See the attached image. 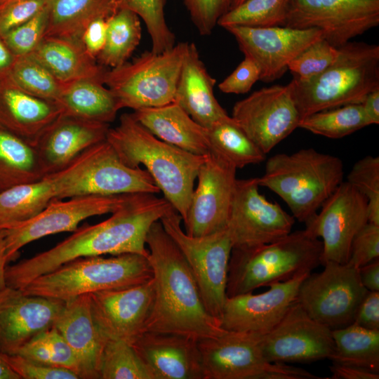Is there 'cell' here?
Wrapping results in <instances>:
<instances>
[{
    "instance_id": "7bdbcfd3",
    "label": "cell",
    "mask_w": 379,
    "mask_h": 379,
    "mask_svg": "<svg viewBox=\"0 0 379 379\" xmlns=\"http://www.w3.org/2000/svg\"><path fill=\"white\" fill-rule=\"evenodd\" d=\"M119 8H126L145 22L152 41V51L161 53L175 46V37L164 15L167 0H117Z\"/></svg>"
},
{
    "instance_id": "ab89813d",
    "label": "cell",
    "mask_w": 379,
    "mask_h": 379,
    "mask_svg": "<svg viewBox=\"0 0 379 379\" xmlns=\"http://www.w3.org/2000/svg\"><path fill=\"white\" fill-rule=\"evenodd\" d=\"M290 0H245L222 15L218 25L269 27L284 26Z\"/></svg>"
},
{
    "instance_id": "f6af8a7d",
    "label": "cell",
    "mask_w": 379,
    "mask_h": 379,
    "mask_svg": "<svg viewBox=\"0 0 379 379\" xmlns=\"http://www.w3.org/2000/svg\"><path fill=\"white\" fill-rule=\"evenodd\" d=\"M338 48L322 39L303 50L288 64V69L299 80H307L324 71L337 59Z\"/></svg>"
},
{
    "instance_id": "1f68e13d",
    "label": "cell",
    "mask_w": 379,
    "mask_h": 379,
    "mask_svg": "<svg viewBox=\"0 0 379 379\" xmlns=\"http://www.w3.org/2000/svg\"><path fill=\"white\" fill-rule=\"evenodd\" d=\"M45 176L34 145L0 126V192Z\"/></svg>"
},
{
    "instance_id": "30bf717a",
    "label": "cell",
    "mask_w": 379,
    "mask_h": 379,
    "mask_svg": "<svg viewBox=\"0 0 379 379\" xmlns=\"http://www.w3.org/2000/svg\"><path fill=\"white\" fill-rule=\"evenodd\" d=\"M182 218L174 209L160 222L187 262L208 312L220 321L227 299L229 261L232 243L227 227L204 236H190L181 227Z\"/></svg>"
},
{
    "instance_id": "db71d44e",
    "label": "cell",
    "mask_w": 379,
    "mask_h": 379,
    "mask_svg": "<svg viewBox=\"0 0 379 379\" xmlns=\"http://www.w3.org/2000/svg\"><path fill=\"white\" fill-rule=\"evenodd\" d=\"M354 324L371 330H379V291H368L360 303Z\"/></svg>"
},
{
    "instance_id": "4316f807",
    "label": "cell",
    "mask_w": 379,
    "mask_h": 379,
    "mask_svg": "<svg viewBox=\"0 0 379 379\" xmlns=\"http://www.w3.org/2000/svg\"><path fill=\"white\" fill-rule=\"evenodd\" d=\"M53 326L73 351L79 378L99 379L100 355L107 338L93 321L89 294L65 301Z\"/></svg>"
},
{
    "instance_id": "6da1fadb",
    "label": "cell",
    "mask_w": 379,
    "mask_h": 379,
    "mask_svg": "<svg viewBox=\"0 0 379 379\" xmlns=\"http://www.w3.org/2000/svg\"><path fill=\"white\" fill-rule=\"evenodd\" d=\"M152 193L130 194L107 220L84 225L52 248L6 266V286L20 289L34 279L79 258L137 253L148 257L146 238L152 225L173 208Z\"/></svg>"
},
{
    "instance_id": "b9f144b4",
    "label": "cell",
    "mask_w": 379,
    "mask_h": 379,
    "mask_svg": "<svg viewBox=\"0 0 379 379\" xmlns=\"http://www.w3.org/2000/svg\"><path fill=\"white\" fill-rule=\"evenodd\" d=\"M15 354L46 365L65 368L78 375L74 354L54 326L36 335Z\"/></svg>"
},
{
    "instance_id": "7402d4cb",
    "label": "cell",
    "mask_w": 379,
    "mask_h": 379,
    "mask_svg": "<svg viewBox=\"0 0 379 379\" xmlns=\"http://www.w3.org/2000/svg\"><path fill=\"white\" fill-rule=\"evenodd\" d=\"M65 301L26 295L6 286L0 291V355L15 354L40 333L52 328Z\"/></svg>"
},
{
    "instance_id": "60d3db41",
    "label": "cell",
    "mask_w": 379,
    "mask_h": 379,
    "mask_svg": "<svg viewBox=\"0 0 379 379\" xmlns=\"http://www.w3.org/2000/svg\"><path fill=\"white\" fill-rule=\"evenodd\" d=\"M99 379H154L133 347L107 338L100 355Z\"/></svg>"
},
{
    "instance_id": "d6a6232c",
    "label": "cell",
    "mask_w": 379,
    "mask_h": 379,
    "mask_svg": "<svg viewBox=\"0 0 379 379\" xmlns=\"http://www.w3.org/2000/svg\"><path fill=\"white\" fill-rule=\"evenodd\" d=\"M119 8L117 0H54L49 7L45 36L80 40L87 25Z\"/></svg>"
},
{
    "instance_id": "680465c9",
    "label": "cell",
    "mask_w": 379,
    "mask_h": 379,
    "mask_svg": "<svg viewBox=\"0 0 379 379\" xmlns=\"http://www.w3.org/2000/svg\"><path fill=\"white\" fill-rule=\"evenodd\" d=\"M6 230L0 229V291L6 286V268L9 262L6 253Z\"/></svg>"
},
{
    "instance_id": "9c48e42d",
    "label": "cell",
    "mask_w": 379,
    "mask_h": 379,
    "mask_svg": "<svg viewBox=\"0 0 379 379\" xmlns=\"http://www.w3.org/2000/svg\"><path fill=\"white\" fill-rule=\"evenodd\" d=\"M187 42L161 53L145 51L131 62L106 70L104 84L121 109L134 111L174 102Z\"/></svg>"
},
{
    "instance_id": "6f0895ef",
    "label": "cell",
    "mask_w": 379,
    "mask_h": 379,
    "mask_svg": "<svg viewBox=\"0 0 379 379\" xmlns=\"http://www.w3.org/2000/svg\"><path fill=\"white\" fill-rule=\"evenodd\" d=\"M371 125L379 124V88L370 92L361 103Z\"/></svg>"
},
{
    "instance_id": "ffe728a7",
    "label": "cell",
    "mask_w": 379,
    "mask_h": 379,
    "mask_svg": "<svg viewBox=\"0 0 379 379\" xmlns=\"http://www.w3.org/2000/svg\"><path fill=\"white\" fill-rule=\"evenodd\" d=\"M237 168L210 152L199 167L186 219L185 233L204 236L227 227Z\"/></svg>"
},
{
    "instance_id": "ac0fdd59",
    "label": "cell",
    "mask_w": 379,
    "mask_h": 379,
    "mask_svg": "<svg viewBox=\"0 0 379 379\" xmlns=\"http://www.w3.org/2000/svg\"><path fill=\"white\" fill-rule=\"evenodd\" d=\"M235 38L239 49L260 69V80L272 82L288 70L289 62L303 50L324 39L317 28L294 29L284 26L225 28Z\"/></svg>"
},
{
    "instance_id": "cb8c5ba5",
    "label": "cell",
    "mask_w": 379,
    "mask_h": 379,
    "mask_svg": "<svg viewBox=\"0 0 379 379\" xmlns=\"http://www.w3.org/2000/svg\"><path fill=\"white\" fill-rule=\"evenodd\" d=\"M131 346L154 379H203L198 340L194 338L145 331Z\"/></svg>"
},
{
    "instance_id": "3957f363",
    "label": "cell",
    "mask_w": 379,
    "mask_h": 379,
    "mask_svg": "<svg viewBox=\"0 0 379 379\" xmlns=\"http://www.w3.org/2000/svg\"><path fill=\"white\" fill-rule=\"evenodd\" d=\"M106 140L124 164L131 168L145 167L164 198L184 221L194 181L206 156L192 154L159 139L132 113L121 115L119 124L109 128Z\"/></svg>"
},
{
    "instance_id": "f1b7e54d",
    "label": "cell",
    "mask_w": 379,
    "mask_h": 379,
    "mask_svg": "<svg viewBox=\"0 0 379 379\" xmlns=\"http://www.w3.org/2000/svg\"><path fill=\"white\" fill-rule=\"evenodd\" d=\"M132 114L152 134L168 144L199 156L211 152L206 128L175 102L137 109Z\"/></svg>"
},
{
    "instance_id": "7c38bea8",
    "label": "cell",
    "mask_w": 379,
    "mask_h": 379,
    "mask_svg": "<svg viewBox=\"0 0 379 379\" xmlns=\"http://www.w3.org/2000/svg\"><path fill=\"white\" fill-rule=\"evenodd\" d=\"M379 25V0H290L284 27L317 28L339 48Z\"/></svg>"
},
{
    "instance_id": "816d5d0a",
    "label": "cell",
    "mask_w": 379,
    "mask_h": 379,
    "mask_svg": "<svg viewBox=\"0 0 379 379\" xmlns=\"http://www.w3.org/2000/svg\"><path fill=\"white\" fill-rule=\"evenodd\" d=\"M260 69L256 63L244 56L236 69L219 84L218 88L225 93L244 94L260 80Z\"/></svg>"
},
{
    "instance_id": "f5cc1de1",
    "label": "cell",
    "mask_w": 379,
    "mask_h": 379,
    "mask_svg": "<svg viewBox=\"0 0 379 379\" xmlns=\"http://www.w3.org/2000/svg\"><path fill=\"white\" fill-rule=\"evenodd\" d=\"M109 16H101L91 21L84 30L81 42L86 53L96 60L106 40L107 21Z\"/></svg>"
},
{
    "instance_id": "4fadbf2b",
    "label": "cell",
    "mask_w": 379,
    "mask_h": 379,
    "mask_svg": "<svg viewBox=\"0 0 379 379\" xmlns=\"http://www.w3.org/2000/svg\"><path fill=\"white\" fill-rule=\"evenodd\" d=\"M258 178L237 179L227 224L233 248L275 241L291 232L293 215L259 192Z\"/></svg>"
},
{
    "instance_id": "f546056e",
    "label": "cell",
    "mask_w": 379,
    "mask_h": 379,
    "mask_svg": "<svg viewBox=\"0 0 379 379\" xmlns=\"http://www.w3.org/2000/svg\"><path fill=\"white\" fill-rule=\"evenodd\" d=\"M31 54L62 84L84 79L103 81L107 70L86 53L80 40L44 36Z\"/></svg>"
},
{
    "instance_id": "7dc6e473",
    "label": "cell",
    "mask_w": 379,
    "mask_h": 379,
    "mask_svg": "<svg viewBox=\"0 0 379 379\" xmlns=\"http://www.w3.org/2000/svg\"><path fill=\"white\" fill-rule=\"evenodd\" d=\"M232 0H182L199 34L210 35L219 19L230 10Z\"/></svg>"
},
{
    "instance_id": "277c9868",
    "label": "cell",
    "mask_w": 379,
    "mask_h": 379,
    "mask_svg": "<svg viewBox=\"0 0 379 379\" xmlns=\"http://www.w3.org/2000/svg\"><path fill=\"white\" fill-rule=\"evenodd\" d=\"M335 61L307 79L295 78L293 98L300 120L322 110L361 104L379 88V46L349 41L338 48Z\"/></svg>"
},
{
    "instance_id": "11a10c76",
    "label": "cell",
    "mask_w": 379,
    "mask_h": 379,
    "mask_svg": "<svg viewBox=\"0 0 379 379\" xmlns=\"http://www.w3.org/2000/svg\"><path fill=\"white\" fill-rule=\"evenodd\" d=\"M331 379H378L379 373L369 369L333 362L330 366Z\"/></svg>"
},
{
    "instance_id": "d590c367",
    "label": "cell",
    "mask_w": 379,
    "mask_h": 379,
    "mask_svg": "<svg viewBox=\"0 0 379 379\" xmlns=\"http://www.w3.org/2000/svg\"><path fill=\"white\" fill-rule=\"evenodd\" d=\"M334 350L328 359L379 373V330L355 324L332 330Z\"/></svg>"
},
{
    "instance_id": "ba28073f",
    "label": "cell",
    "mask_w": 379,
    "mask_h": 379,
    "mask_svg": "<svg viewBox=\"0 0 379 379\" xmlns=\"http://www.w3.org/2000/svg\"><path fill=\"white\" fill-rule=\"evenodd\" d=\"M47 175L58 199L160 192L147 170L124 164L107 140L85 150L61 171Z\"/></svg>"
},
{
    "instance_id": "603a6c76",
    "label": "cell",
    "mask_w": 379,
    "mask_h": 379,
    "mask_svg": "<svg viewBox=\"0 0 379 379\" xmlns=\"http://www.w3.org/2000/svg\"><path fill=\"white\" fill-rule=\"evenodd\" d=\"M260 338L254 333L225 331L199 340L203 379H260L270 364Z\"/></svg>"
},
{
    "instance_id": "52a82bcc",
    "label": "cell",
    "mask_w": 379,
    "mask_h": 379,
    "mask_svg": "<svg viewBox=\"0 0 379 379\" xmlns=\"http://www.w3.org/2000/svg\"><path fill=\"white\" fill-rule=\"evenodd\" d=\"M148 258L124 253L79 258L34 279L20 290L26 295L67 301L84 294L133 286L152 278Z\"/></svg>"
},
{
    "instance_id": "8d00e7d4",
    "label": "cell",
    "mask_w": 379,
    "mask_h": 379,
    "mask_svg": "<svg viewBox=\"0 0 379 379\" xmlns=\"http://www.w3.org/2000/svg\"><path fill=\"white\" fill-rule=\"evenodd\" d=\"M140 18L126 8H118L108 18L105 46L96 58L105 67H119L131 57L141 39Z\"/></svg>"
},
{
    "instance_id": "5bb4252c",
    "label": "cell",
    "mask_w": 379,
    "mask_h": 379,
    "mask_svg": "<svg viewBox=\"0 0 379 379\" xmlns=\"http://www.w3.org/2000/svg\"><path fill=\"white\" fill-rule=\"evenodd\" d=\"M292 92V81L262 88L233 107L231 117L265 154L298 128Z\"/></svg>"
},
{
    "instance_id": "ee69618b",
    "label": "cell",
    "mask_w": 379,
    "mask_h": 379,
    "mask_svg": "<svg viewBox=\"0 0 379 379\" xmlns=\"http://www.w3.org/2000/svg\"><path fill=\"white\" fill-rule=\"evenodd\" d=\"M346 181L366 197L368 222L379 225V157L368 155L357 161Z\"/></svg>"
},
{
    "instance_id": "8992f818",
    "label": "cell",
    "mask_w": 379,
    "mask_h": 379,
    "mask_svg": "<svg viewBox=\"0 0 379 379\" xmlns=\"http://www.w3.org/2000/svg\"><path fill=\"white\" fill-rule=\"evenodd\" d=\"M322 241L307 232H291L275 241L233 248L229 261L227 297L251 293L285 281L321 265Z\"/></svg>"
},
{
    "instance_id": "e575fe53",
    "label": "cell",
    "mask_w": 379,
    "mask_h": 379,
    "mask_svg": "<svg viewBox=\"0 0 379 379\" xmlns=\"http://www.w3.org/2000/svg\"><path fill=\"white\" fill-rule=\"evenodd\" d=\"M206 131L210 152L237 169L265 159L266 154L230 116L215 121Z\"/></svg>"
},
{
    "instance_id": "681fc988",
    "label": "cell",
    "mask_w": 379,
    "mask_h": 379,
    "mask_svg": "<svg viewBox=\"0 0 379 379\" xmlns=\"http://www.w3.org/2000/svg\"><path fill=\"white\" fill-rule=\"evenodd\" d=\"M54 0H10L0 6V34L28 20Z\"/></svg>"
},
{
    "instance_id": "9f6ffc18",
    "label": "cell",
    "mask_w": 379,
    "mask_h": 379,
    "mask_svg": "<svg viewBox=\"0 0 379 379\" xmlns=\"http://www.w3.org/2000/svg\"><path fill=\"white\" fill-rule=\"evenodd\" d=\"M362 285L368 291H379V259L359 268Z\"/></svg>"
},
{
    "instance_id": "484cf974",
    "label": "cell",
    "mask_w": 379,
    "mask_h": 379,
    "mask_svg": "<svg viewBox=\"0 0 379 379\" xmlns=\"http://www.w3.org/2000/svg\"><path fill=\"white\" fill-rule=\"evenodd\" d=\"M61 114L56 102L27 93L8 71L0 73V126L34 145Z\"/></svg>"
},
{
    "instance_id": "836d02e7",
    "label": "cell",
    "mask_w": 379,
    "mask_h": 379,
    "mask_svg": "<svg viewBox=\"0 0 379 379\" xmlns=\"http://www.w3.org/2000/svg\"><path fill=\"white\" fill-rule=\"evenodd\" d=\"M54 199V187L48 175L1 192L0 229H8L34 218Z\"/></svg>"
},
{
    "instance_id": "6125c7cd",
    "label": "cell",
    "mask_w": 379,
    "mask_h": 379,
    "mask_svg": "<svg viewBox=\"0 0 379 379\" xmlns=\"http://www.w3.org/2000/svg\"><path fill=\"white\" fill-rule=\"evenodd\" d=\"M245 0H232L231 1V6L230 9H232L237 6L240 5L241 3H243Z\"/></svg>"
},
{
    "instance_id": "d4e9b609",
    "label": "cell",
    "mask_w": 379,
    "mask_h": 379,
    "mask_svg": "<svg viewBox=\"0 0 379 379\" xmlns=\"http://www.w3.org/2000/svg\"><path fill=\"white\" fill-rule=\"evenodd\" d=\"M109 124L60 115L34 146L46 175L67 167L91 147L106 140Z\"/></svg>"
},
{
    "instance_id": "7a4b0ae2",
    "label": "cell",
    "mask_w": 379,
    "mask_h": 379,
    "mask_svg": "<svg viewBox=\"0 0 379 379\" xmlns=\"http://www.w3.org/2000/svg\"><path fill=\"white\" fill-rule=\"evenodd\" d=\"M146 245L155 291L147 331L176 333L197 340L224 333L220 321L206 310L187 262L160 220L150 227Z\"/></svg>"
},
{
    "instance_id": "f35d334b",
    "label": "cell",
    "mask_w": 379,
    "mask_h": 379,
    "mask_svg": "<svg viewBox=\"0 0 379 379\" xmlns=\"http://www.w3.org/2000/svg\"><path fill=\"white\" fill-rule=\"evenodd\" d=\"M12 79L27 93L57 102L65 84H62L32 54L15 58L8 70Z\"/></svg>"
},
{
    "instance_id": "91938a15",
    "label": "cell",
    "mask_w": 379,
    "mask_h": 379,
    "mask_svg": "<svg viewBox=\"0 0 379 379\" xmlns=\"http://www.w3.org/2000/svg\"><path fill=\"white\" fill-rule=\"evenodd\" d=\"M15 58L16 56L8 48L2 35L0 34V73L8 71Z\"/></svg>"
},
{
    "instance_id": "f907efd6",
    "label": "cell",
    "mask_w": 379,
    "mask_h": 379,
    "mask_svg": "<svg viewBox=\"0 0 379 379\" xmlns=\"http://www.w3.org/2000/svg\"><path fill=\"white\" fill-rule=\"evenodd\" d=\"M379 258V225L368 222L354 236L347 262L359 268Z\"/></svg>"
},
{
    "instance_id": "83f0119b",
    "label": "cell",
    "mask_w": 379,
    "mask_h": 379,
    "mask_svg": "<svg viewBox=\"0 0 379 379\" xmlns=\"http://www.w3.org/2000/svg\"><path fill=\"white\" fill-rule=\"evenodd\" d=\"M215 82L201 60L196 45L187 42L174 102L205 128L229 116L215 97Z\"/></svg>"
},
{
    "instance_id": "e0dca14e",
    "label": "cell",
    "mask_w": 379,
    "mask_h": 379,
    "mask_svg": "<svg viewBox=\"0 0 379 379\" xmlns=\"http://www.w3.org/2000/svg\"><path fill=\"white\" fill-rule=\"evenodd\" d=\"M154 298L152 278L133 286L89 293L93 321L105 338L131 345L147 331Z\"/></svg>"
},
{
    "instance_id": "94428289",
    "label": "cell",
    "mask_w": 379,
    "mask_h": 379,
    "mask_svg": "<svg viewBox=\"0 0 379 379\" xmlns=\"http://www.w3.org/2000/svg\"><path fill=\"white\" fill-rule=\"evenodd\" d=\"M0 379H20L0 357Z\"/></svg>"
},
{
    "instance_id": "8fae6325",
    "label": "cell",
    "mask_w": 379,
    "mask_h": 379,
    "mask_svg": "<svg viewBox=\"0 0 379 379\" xmlns=\"http://www.w3.org/2000/svg\"><path fill=\"white\" fill-rule=\"evenodd\" d=\"M321 272L310 273L301 283L297 302L313 319L331 330L354 323L359 306L368 291L359 268L349 262L328 261Z\"/></svg>"
},
{
    "instance_id": "bcb514c9",
    "label": "cell",
    "mask_w": 379,
    "mask_h": 379,
    "mask_svg": "<svg viewBox=\"0 0 379 379\" xmlns=\"http://www.w3.org/2000/svg\"><path fill=\"white\" fill-rule=\"evenodd\" d=\"M49 7L2 35L15 56L31 54L44 39L48 26Z\"/></svg>"
},
{
    "instance_id": "2e32d148",
    "label": "cell",
    "mask_w": 379,
    "mask_h": 379,
    "mask_svg": "<svg viewBox=\"0 0 379 379\" xmlns=\"http://www.w3.org/2000/svg\"><path fill=\"white\" fill-rule=\"evenodd\" d=\"M130 194L86 195L69 200L54 199L34 218L6 230V244L8 261L27 244L40 238L63 232L75 231L84 220L120 208Z\"/></svg>"
},
{
    "instance_id": "74e56055",
    "label": "cell",
    "mask_w": 379,
    "mask_h": 379,
    "mask_svg": "<svg viewBox=\"0 0 379 379\" xmlns=\"http://www.w3.org/2000/svg\"><path fill=\"white\" fill-rule=\"evenodd\" d=\"M371 125L361 104H349L313 113L300 120L298 128L328 138L338 139Z\"/></svg>"
},
{
    "instance_id": "9a60e30c",
    "label": "cell",
    "mask_w": 379,
    "mask_h": 379,
    "mask_svg": "<svg viewBox=\"0 0 379 379\" xmlns=\"http://www.w3.org/2000/svg\"><path fill=\"white\" fill-rule=\"evenodd\" d=\"M368 222V200L347 181L342 182L305 224V231L322 239L321 265L347 263L352 241Z\"/></svg>"
},
{
    "instance_id": "44dd1931",
    "label": "cell",
    "mask_w": 379,
    "mask_h": 379,
    "mask_svg": "<svg viewBox=\"0 0 379 379\" xmlns=\"http://www.w3.org/2000/svg\"><path fill=\"white\" fill-rule=\"evenodd\" d=\"M273 283L264 293H247L227 298L220 323L230 331L265 335L283 319L297 301L300 286L309 274Z\"/></svg>"
},
{
    "instance_id": "4dcf8cb0",
    "label": "cell",
    "mask_w": 379,
    "mask_h": 379,
    "mask_svg": "<svg viewBox=\"0 0 379 379\" xmlns=\"http://www.w3.org/2000/svg\"><path fill=\"white\" fill-rule=\"evenodd\" d=\"M56 102L61 115L109 124L121 109L116 97L98 79L65 84Z\"/></svg>"
},
{
    "instance_id": "5b68a950",
    "label": "cell",
    "mask_w": 379,
    "mask_h": 379,
    "mask_svg": "<svg viewBox=\"0 0 379 379\" xmlns=\"http://www.w3.org/2000/svg\"><path fill=\"white\" fill-rule=\"evenodd\" d=\"M344 165L338 157L312 148L268 159L259 186L280 197L294 218L305 222L343 181Z\"/></svg>"
},
{
    "instance_id": "d6986e66",
    "label": "cell",
    "mask_w": 379,
    "mask_h": 379,
    "mask_svg": "<svg viewBox=\"0 0 379 379\" xmlns=\"http://www.w3.org/2000/svg\"><path fill=\"white\" fill-rule=\"evenodd\" d=\"M269 362H312L328 359L334 350L332 330L310 317L296 301L279 323L260 335Z\"/></svg>"
},
{
    "instance_id": "c3c4849f",
    "label": "cell",
    "mask_w": 379,
    "mask_h": 379,
    "mask_svg": "<svg viewBox=\"0 0 379 379\" xmlns=\"http://www.w3.org/2000/svg\"><path fill=\"white\" fill-rule=\"evenodd\" d=\"M0 357L20 379H79L74 371L51 366L25 358L19 354H1Z\"/></svg>"
},
{
    "instance_id": "be15d7a7",
    "label": "cell",
    "mask_w": 379,
    "mask_h": 379,
    "mask_svg": "<svg viewBox=\"0 0 379 379\" xmlns=\"http://www.w3.org/2000/svg\"><path fill=\"white\" fill-rule=\"evenodd\" d=\"M10 0H0V6L3 5L4 4L6 3Z\"/></svg>"
}]
</instances>
